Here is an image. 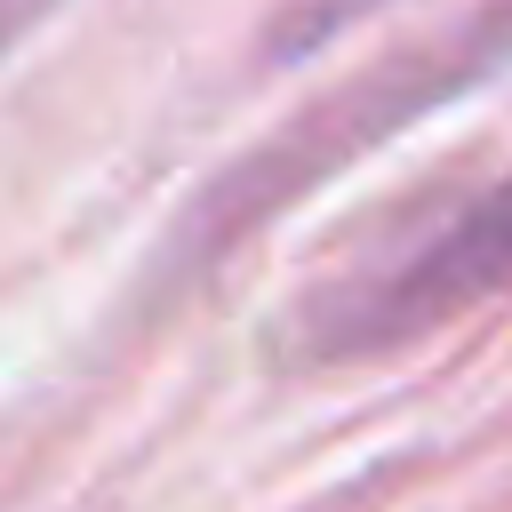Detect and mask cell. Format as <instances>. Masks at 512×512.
<instances>
[{"mask_svg":"<svg viewBox=\"0 0 512 512\" xmlns=\"http://www.w3.org/2000/svg\"><path fill=\"white\" fill-rule=\"evenodd\" d=\"M496 64H512V0H488V8H472L464 24H448L440 40H416V48L384 56L376 72L328 88V96L304 104L272 144H256L248 160H232V168L200 192V208H184V224H176V240H168V264H176V272H208L248 224H264V216H280L296 192H312V176H328L336 160L368 152L376 136H392L400 120H416L424 104L472 88V80L496 72Z\"/></svg>","mask_w":512,"mask_h":512,"instance_id":"obj_1","label":"cell"},{"mask_svg":"<svg viewBox=\"0 0 512 512\" xmlns=\"http://www.w3.org/2000/svg\"><path fill=\"white\" fill-rule=\"evenodd\" d=\"M512 296V176L464 200L440 232L400 248L392 264H360L296 304V344L304 360H368L408 336L448 328L456 312Z\"/></svg>","mask_w":512,"mask_h":512,"instance_id":"obj_2","label":"cell"},{"mask_svg":"<svg viewBox=\"0 0 512 512\" xmlns=\"http://www.w3.org/2000/svg\"><path fill=\"white\" fill-rule=\"evenodd\" d=\"M376 8H392V0H288V8H280V24L264 32V56H280V64L320 56L328 40H344L352 24H368Z\"/></svg>","mask_w":512,"mask_h":512,"instance_id":"obj_3","label":"cell"},{"mask_svg":"<svg viewBox=\"0 0 512 512\" xmlns=\"http://www.w3.org/2000/svg\"><path fill=\"white\" fill-rule=\"evenodd\" d=\"M48 16H56V0H0V56H8L32 24H48Z\"/></svg>","mask_w":512,"mask_h":512,"instance_id":"obj_4","label":"cell"}]
</instances>
